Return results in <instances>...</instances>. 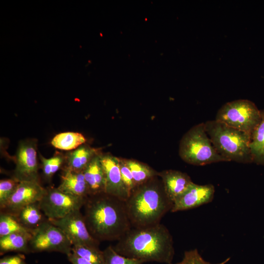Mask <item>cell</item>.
I'll return each instance as SVG.
<instances>
[{"instance_id":"1","label":"cell","mask_w":264,"mask_h":264,"mask_svg":"<svg viewBox=\"0 0 264 264\" xmlns=\"http://www.w3.org/2000/svg\"><path fill=\"white\" fill-rule=\"evenodd\" d=\"M112 247L118 254L143 263L171 264L175 255L172 236L160 223L144 227H132Z\"/></svg>"},{"instance_id":"2","label":"cell","mask_w":264,"mask_h":264,"mask_svg":"<svg viewBox=\"0 0 264 264\" xmlns=\"http://www.w3.org/2000/svg\"><path fill=\"white\" fill-rule=\"evenodd\" d=\"M83 207L87 228L99 242L118 241L132 227L125 202L105 193L88 196Z\"/></svg>"},{"instance_id":"3","label":"cell","mask_w":264,"mask_h":264,"mask_svg":"<svg viewBox=\"0 0 264 264\" xmlns=\"http://www.w3.org/2000/svg\"><path fill=\"white\" fill-rule=\"evenodd\" d=\"M125 205L132 227L141 228L160 223L171 211L173 202L167 195L162 183L155 177L138 186L130 194Z\"/></svg>"},{"instance_id":"4","label":"cell","mask_w":264,"mask_h":264,"mask_svg":"<svg viewBox=\"0 0 264 264\" xmlns=\"http://www.w3.org/2000/svg\"><path fill=\"white\" fill-rule=\"evenodd\" d=\"M206 132L218 153L228 161L253 162L249 144L251 134L216 120L204 123Z\"/></svg>"},{"instance_id":"5","label":"cell","mask_w":264,"mask_h":264,"mask_svg":"<svg viewBox=\"0 0 264 264\" xmlns=\"http://www.w3.org/2000/svg\"><path fill=\"white\" fill-rule=\"evenodd\" d=\"M179 154L186 163L196 166L228 162L214 147L206 132L204 123L194 126L183 136Z\"/></svg>"},{"instance_id":"6","label":"cell","mask_w":264,"mask_h":264,"mask_svg":"<svg viewBox=\"0 0 264 264\" xmlns=\"http://www.w3.org/2000/svg\"><path fill=\"white\" fill-rule=\"evenodd\" d=\"M261 119V110L252 101L238 99L224 104L215 120L240 131L251 133Z\"/></svg>"},{"instance_id":"7","label":"cell","mask_w":264,"mask_h":264,"mask_svg":"<svg viewBox=\"0 0 264 264\" xmlns=\"http://www.w3.org/2000/svg\"><path fill=\"white\" fill-rule=\"evenodd\" d=\"M72 247L62 230L48 220L33 230L29 242L31 253L58 252L67 255Z\"/></svg>"},{"instance_id":"8","label":"cell","mask_w":264,"mask_h":264,"mask_svg":"<svg viewBox=\"0 0 264 264\" xmlns=\"http://www.w3.org/2000/svg\"><path fill=\"white\" fill-rule=\"evenodd\" d=\"M86 198L75 196L58 188L46 189L39 202L41 210L48 220L61 219L70 212L83 207Z\"/></svg>"},{"instance_id":"9","label":"cell","mask_w":264,"mask_h":264,"mask_svg":"<svg viewBox=\"0 0 264 264\" xmlns=\"http://www.w3.org/2000/svg\"><path fill=\"white\" fill-rule=\"evenodd\" d=\"M48 220L62 230L72 246L86 245L99 247L100 242L89 233L81 209L73 211L61 219Z\"/></svg>"},{"instance_id":"10","label":"cell","mask_w":264,"mask_h":264,"mask_svg":"<svg viewBox=\"0 0 264 264\" xmlns=\"http://www.w3.org/2000/svg\"><path fill=\"white\" fill-rule=\"evenodd\" d=\"M13 177L19 181H39L37 141L28 139L21 141L15 154Z\"/></svg>"},{"instance_id":"11","label":"cell","mask_w":264,"mask_h":264,"mask_svg":"<svg viewBox=\"0 0 264 264\" xmlns=\"http://www.w3.org/2000/svg\"><path fill=\"white\" fill-rule=\"evenodd\" d=\"M46 191L39 181H20L0 212L14 214L23 207L39 202Z\"/></svg>"},{"instance_id":"12","label":"cell","mask_w":264,"mask_h":264,"mask_svg":"<svg viewBox=\"0 0 264 264\" xmlns=\"http://www.w3.org/2000/svg\"><path fill=\"white\" fill-rule=\"evenodd\" d=\"M105 176V193L126 201L130 193L121 177L120 160L110 154H100Z\"/></svg>"},{"instance_id":"13","label":"cell","mask_w":264,"mask_h":264,"mask_svg":"<svg viewBox=\"0 0 264 264\" xmlns=\"http://www.w3.org/2000/svg\"><path fill=\"white\" fill-rule=\"evenodd\" d=\"M215 187L211 184L198 185L193 183L174 202L172 212L194 209L211 202L214 197Z\"/></svg>"},{"instance_id":"14","label":"cell","mask_w":264,"mask_h":264,"mask_svg":"<svg viewBox=\"0 0 264 264\" xmlns=\"http://www.w3.org/2000/svg\"><path fill=\"white\" fill-rule=\"evenodd\" d=\"M162 178L165 191L174 202L188 189L193 183L190 177L180 171L169 170L158 174Z\"/></svg>"},{"instance_id":"15","label":"cell","mask_w":264,"mask_h":264,"mask_svg":"<svg viewBox=\"0 0 264 264\" xmlns=\"http://www.w3.org/2000/svg\"><path fill=\"white\" fill-rule=\"evenodd\" d=\"M65 193L86 198L89 196L88 188L83 172L64 168L61 182L57 187Z\"/></svg>"},{"instance_id":"16","label":"cell","mask_w":264,"mask_h":264,"mask_svg":"<svg viewBox=\"0 0 264 264\" xmlns=\"http://www.w3.org/2000/svg\"><path fill=\"white\" fill-rule=\"evenodd\" d=\"M89 196L105 193V176L100 154L94 156L83 172Z\"/></svg>"},{"instance_id":"17","label":"cell","mask_w":264,"mask_h":264,"mask_svg":"<svg viewBox=\"0 0 264 264\" xmlns=\"http://www.w3.org/2000/svg\"><path fill=\"white\" fill-rule=\"evenodd\" d=\"M97 152L96 149L83 144L65 154L64 168L75 172H83L92 158L98 154Z\"/></svg>"},{"instance_id":"18","label":"cell","mask_w":264,"mask_h":264,"mask_svg":"<svg viewBox=\"0 0 264 264\" xmlns=\"http://www.w3.org/2000/svg\"><path fill=\"white\" fill-rule=\"evenodd\" d=\"M31 233H14L0 237V253L8 252L30 253L29 242Z\"/></svg>"},{"instance_id":"19","label":"cell","mask_w":264,"mask_h":264,"mask_svg":"<svg viewBox=\"0 0 264 264\" xmlns=\"http://www.w3.org/2000/svg\"><path fill=\"white\" fill-rule=\"evenodd\" d=\"M13 215L22 225L32 231L48 220L41 210L39 202L23 207Z\"/></svg>"},{"instance_id":"20","label":"cell","mask_w":264,"mask_h":264,"mask_svg":"<svg viewBox=\"0 0 264 264\" xmlns=\"http://www.w3.org/2000/svg\"><path fill=\"white\" fill-rule=\"evenodd\" d=\"M261 112V119L251 133L249 147L253 162L264 165V110Z\"/></svg>"},{"instance_id":"21","label":"cell","mask_w":264,"mask_h":264,"mask_svg":"<svg viewBox=\"0 0 264 264\" xmlns=\"http://www.w3.org/2000/svg\"><path fill=\"white\" fill-rule=\"evenodd\" d=\"M85 137L81 133L67 132L56 134L51 140V145L56 149L71 151L84 144Z\"/></svg>"},{"instance_id":"22","label":"cell","mask_w":264,"mask_h":264,"mask_svg":"<svg viewBox=\"0 0 264 264\" xmlns=\"http://www.w3.org/2000/svg\"><path fill=\"white\" fill-rule=\"evenodd\" d=\"M124 161L132 173L135 187L158 175V173L142 163L132 160Z\"/></svg>"},{"instance_id":"23","label":"cell","mask_w":264,"mask_h":264,"mask_svg":"<svg viewBox=\"0 0 264 264\" xmlns=\"http://www.w3.org/2000/svg\"><path fill=\"white\" fill-rule=\"evenodd\" d=\"M32 231L22 225L13 215L0 212V237L14 233H32Z\"/></svg>"},{"instance_id":"24","label":"cell","mask_w":264,"mask_h":264,"mask_svg":"<svg viewBox=\"0 0 264 264\" xmlns=\"http://www.w3.org/2000/svg\"><path fill=\"white\" fill-rule=\"evenodd\" d=\"M42 168L44 177L48 180L65 164V154L56 152L53 156L47 158L40 154Z\"/></svg>"},{"instance_id":"25","label":"cell","mask_w":264,"mask_h":264,"mask_svg":"<svg viewBox=\"0 0 264 264\" xmlns=\"http://www.w3.org/2000/svg\"><path fill=\"white\" fill-rule=\"evenodd\" d=\"M72 251L93 264H105L103 251L86 245L72 246Z\"/></svg>"},{"instance_id":"26","label":"cell","mask_w":264,"mask_h":264,"mask_svg":"<svg viewBox=\"0 0 264 264\" xmlns=\"http://www.w3.org/2000/svg\"><path fill=\"white\" fill-rule=\"evenodd\" d=\"M105 264H142V261L122 256L116 252L112 246L103 251Z\"/></svg>"},{"instance_id":"27","label":"cell","mask_w":264,"mask_h":264,"mask_svg":"<svg viewBox=\"0 0 264 264\" xmlns=\"http://www.w3.org/2000/svg\"><path fill=\"white\" fill-rule=\"evenodd\" d=\"M20 181L13 177L0 180V208H2L17 188Z\"/></svg>"},{"instance_id":"28","label":"cell","mask_w":264,"mask_h":264,"mask_svg":"<svg viewBox=\"0 0 264 264\" xmlns=\"http://www.w3.org/2000/svg\"><path fill=\"white\" fill-rule=\"evenodd\" d=\"M230 260L228 258L220 263L215 264H225ZM176 264H214L204 260L197 249L186 251L181 261Z\"/></svg>"},{"instance_id":"29","label":"cell","mask_w":264,"mask_h":264,"mask_svg":"<svg viewBox=\"0 0 264 264\" xmlns=\"http://www.w3.org/2000/svg\"><path fill=\"white\" fill-rule=\"evenodd\" d=\"M120 169L122 180L130 195L135 187L132 173L124 160H120Z\"/></svg>"},{"instance_id":"30","label":"cell","mask_w":264,"mask_h":264,"mask_svg":"<svg viewBox=\"0 0 264 264\" xmlns=\"http://www.w3.org/2000/svg\"><path fill=\"white\" fill-rule=\"evenodd\" d=\"M0 264H28L22 254L6 256L0 259Z\"/></svg>"},{"instance_id":"31","label":"cell","mask_w":264,"mask_h":264,"mask_svg":"<svg viewBox=\"0 0 264 264\" xmlns=\"http://www.w3.org/2000/svg\"><path fill=\"white\" fill-rule=\"evenodd\" d=\"M66 256L68 260L72 264H93L72 251Z\"/></svg>"}]
</instances>
